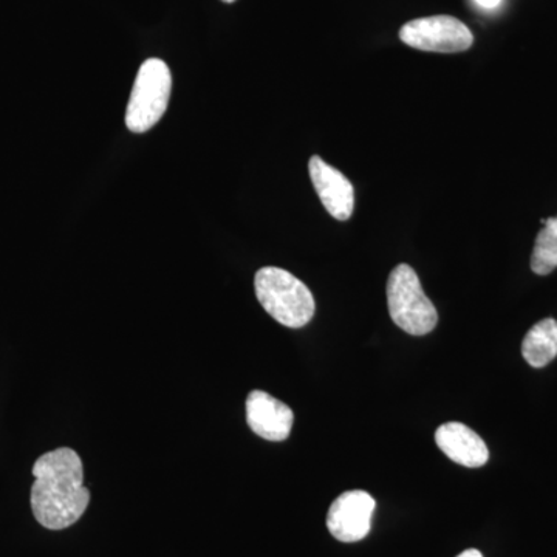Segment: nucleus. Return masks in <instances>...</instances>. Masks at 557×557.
<instances>
[{"label": "nucleus", "instance_id": "1", "mask_svg": "<svg viewBox=\"0 0 557 557\" xmlns=\"http://www.w3.org/2000/svg\"><path fill=\"white\" fill-rule=\"evenodd\" d=\"M33 475L32 509L40 525L58 531L78 522L90 502L78 453L50 450L36 460Z\"/></svg>", "mask_w": 557, "mask_h": 557}, {"label": "nucleus", "instance_id": "2", "mask_svg": "<svg viewBox=\"0 0 557 557\" xmlns=\"http://www.w3.org/2000/svg\"><path fill=\"white\" fill-rule=\"evenodd\" d=\"M256 296L274 321L289 329L306 327L317 304L309 287L288 271L265 267L256 273Z\"/></svg>", "mask_w": 557, "mask_h": 557}, {"label": "nucleus", "instance_id": "3", "mask_svg": "<svg viewBox=\"0 0 557 557\" xmlns=\"http://www.w3.org/2000/svg\"><path fill=\"white\" fill-rule=\"evenodd\" d=\"M387 306L392 321L409 335L424 336L437 327V309L408 263L395 267L388 276Z\"/></svg>", "mask_w": 557, "mask_h": 557}, {"label": "nucleus", "instance_id": "4", "mask_svg": "<svg viewBox=\"0 0 557 557\" xmlns=\"http://www.w3.org/2000/svg\"><path fill=\"white\" fill-rule=\"evenodd\" d=\"M171 91L172 75L166 62L157 58L143 62L127 104V129L134 134L152 129L166 112Z\"/></svg>", "mask_w": 557, "mask_h": 557}, {"label": "nucleus", "instance_id": "5", "mask_svg": "<svg viewBox=\"0 0 557 557\" xmlns=\"http://www.w3.org/2000/svg\"><path fill=\"white\" fill-rule=\"evenodd\" d=\"M406 46L435 53H460L471 49L474 36L463 22L453 16H431L410 21L399 30Z\"/></svg>", "mask_w": 557, "mask_h": 557}, {"label": "nucleus", "instance_id": "6", "mask_svg": "<svg viewBox=\"0 0 557 557\" xmlns=\"http://www.w3.org/2000/svg\"><path fill=\"white\" fill-rule=\"evenodd\" d=\"M375 505V498L366 491H348L341 494L329 509L330 534L346 544L362 541L372 528Z\"/></svg>", "mask_w": 557, "mask_h": 557}, {"label": "nucleus", "instance_id": "7", "mask_svg": "<svg viewBox=\"0 0 557 557\" xmlns=\"http://www.w3.org/2000/svg\"><path fill=\"white\" fill-rule=\"evenodd\" d=\"M309 171L319 200L329 214L339 222L350 219L355 209V189L350 180L318 156L311 157Z\"/></svg>", "mask_w": 557, "mask_h": 557}, {"label": "nucleus", "instance_id": "8", "mask_svg": "<svg viewBox=\"0 0 557 557\" xmlns=\"http://www.w3.org/2000/svg\"><path fill=\"white\" fill-rule=\"evenodd\" d=\"M248 426L269 442H284L292 432L295 413L284 403L263 391H252L247 398Z\"/></svg>", "mask_w": 557, "mask_h": 557}, {"label": "nucleus", "instance_id": "9", "mask_svg": "<svg viewBox=\"0 0 557 557\" xmlns=\"http://www.w3.org/2000/svg\"><path fill=\"white\" fill-rule=\"evenodd\" d=\"M435 443L454 463L465 468L483 467L490 458L485 442L471 428L458 421L440 426L435 432Z\"/></svg>", "mask_w": 557, "mask_h": 557}, {"label": "nucleus", "instance_id": "10", "mask_svg": "<svg viewBox=\"0 0 557 557\" xmlns=\"http://www.w3.org/2000/svg\"><path fill=\"white\" fill-rule=\"evenodd\" d=\"M522 355L531 368H545L557 357V321L542 319L527 333Z\"/></svg>", "mask_w": 557, "mask_h": 557}, {"label": "nucleus", "instance_id": "11", "mask_svg": "<svg viewBox=\"0 0 557 557\" xmlns=\"http://www.w3.org/2000/svg\"><path fill=\"white\" fill-rule=\"evenodd\" d=\"M544 230L537 234L531 256V270L539 276H548L557 269V218L542 219Z\"/></svg>", "mask_w": 557, "mask_h": 557}, {"label": "nucleus", "instance_id": "12", "mask_svg": "<svg viewBox=\"0 0 557 557\" xmlns=\"http://www.w3.org/2000/svg\"><path fill=\"white\" fill-rule=\"evenodd\" d=\"M474 2L482 9L493 10L500 5L502 0H474Z\"/></svg>", "mask_w": 557, "mask_h": 557}, {"label": "nucleus", "instance_id": "13", "mask_svg": "<svg viewBox=\"0 0 557 557\" xmlns=\"http://www.w3.org/2000/svg\"><path fill=\"white\" fill-rule=\"evenodd\" d=\"M457 557H483V555L479 552V549L471 548L461 553V555H458Z\"/></svg>", "mask_w": 557, "mask_h": 557}, {"label": "nucleus", "instance_id": "14", "mask_svg": "<svg viewBox=\"0 0 557 557\" xmlns=\"http://www.w3.org/2000/svg\"><path fill=\"white\" fill-rule=\"evenodd\" d=\"M222 2H225V3H233V2H236V0H222Z\"/></svg>", "mask_w": 557, "mask_h": 557}]
</instances>
